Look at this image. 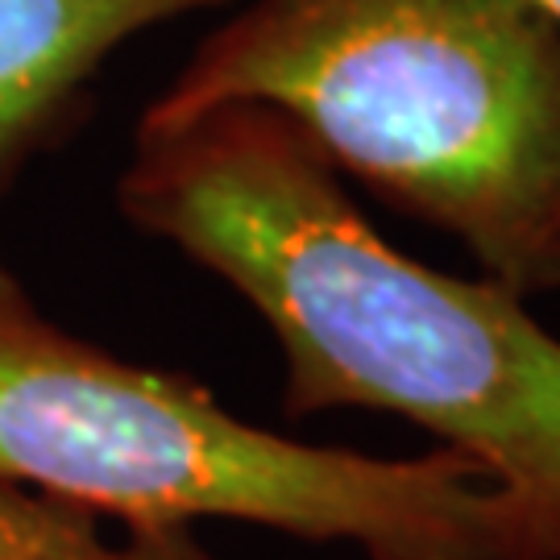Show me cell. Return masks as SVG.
<instances>
[{"label":"cell","mask_w":560,"mask_h":560,"mask_svg":"<svg viewBox=\"0 0 560 560\" xmlns=\"http://www.w3.org/2000/svg\"><path fill=\"white\" fill-rule=\"evenodd\" d=\"M141 233L212 270L275 332L287 416L365 407L486 465L511 557L560 560V337L494 279L407 258L266 104L145 113L117 183Z\"/></svg>","instance_id":"1"},{"label":"cell","mask_w":560,"mask_h":560,"mask_svg":"<svg viewBox=\"0 0 560 560\" xmlns=\"http://www.w3.org/2000/svg\"><path fill=\"white\" fill-rule=\"evenodd\" d=\"M266 104L337 171L560 291V25L536 0H241L145 113Z\"/></svg>","instance_id":"2"},{"label":"cell","mask_w":560,"mask_h":560,"mask_svg":"<svg viewBox=\"0 0 560 560\" xmlns=\"http://www.w3.org/2000/svg\"><path fill=\"white\" fill-rule=\"evenodd\" d=\"M0 486L129 532L254 523L365 560H506L511 502L457 448L370 457L245 423L196 378L67 332L0 258Z\"/></svg>","instance_id":"3"},{"label":"cell","mask_w":560,"mask_h":560,"mask_svg":"<svg viewBox=\"0 0 560 560\" xmlns=\"http://www.w3.org/2000/svg\"><path fill=\"white\" fill-rule=\"evenodd\" d=\"M224 0H0V196L80 117L129 38Z\"/></svg>","instance_id":"4"},{"label":"cell","mask_w":560,"mask_h":560,"mask_svg":"<svg viewBox=\"0 0 560 560\" xmlns=\"http://www.w3.org/2000/svg\"><path fill=\"white\" fill-rule=\"evenodd\" d=\"M0 560H217L200 548L191 527L129 532L113 540L101 520L71 502H55L0 486Z\"/></svg>","instance_id":"5"},{"label":"cell","mask_w":560,"mask_h":560,"mask_svg":"<svg viewBox=\"0 0 560 560\" xmlns=\"http://www.w3.org/2000/svg\"><path fill=\"white\" fill-rule=\"evenodd\" d=\"M548 18H557V25H560V0H536Z\"/></svg>","instance_id":"6"}]
</instances>
